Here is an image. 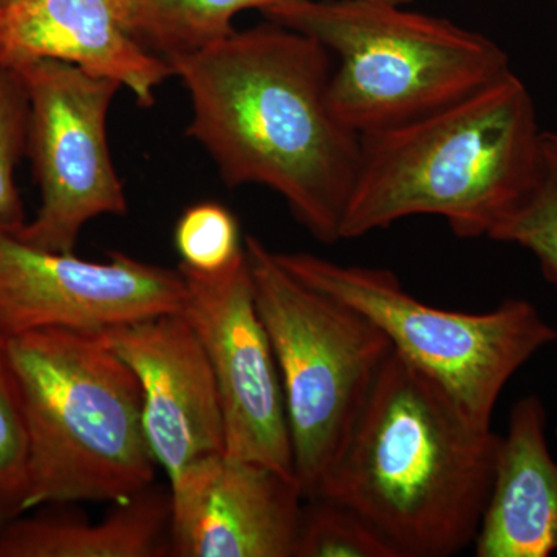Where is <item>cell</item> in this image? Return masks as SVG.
Returning a JSON list of instances; mask_svg holds the SVG:
<instances>
[{
  "mask_svg": "<svg viewBox=\"0 0 557 557\" xmlns=\"http://www.w3.org/2000/svg\"><path fill=\"white\" fill-rule=\"evenodd\" d=\"M9 520L10 518H7V516H3L2 512H0V530H2L3 525H5Z\"/></svg>",
  "mask_w": 557,
  "mask_h": 557,
  "instance_id": "23",
  "label": "cell"
},
{
  "mask_svg": "<svg viewBox=\"0 0 557 557\" xmlns=\"http://www.w3.org/2000/svg\"><path fill=\"white\" fill-rule=\"evenodd\" d=\"M101 333L137 375L146 438L170 482L194 461L225 453V421L214 372L182 311Z\"/></svg>",
  "mask_w": 557,
  "mask_h": 557,
  "instance_id": "12",
  "label": "cell"
},
{
  "mask_svg": "<svg viewBox=\"0 0 557 557\" xmlns=\"http://www.w3.org/2000/svg\"><path fill=\"white\" fill-rule=\"evenodd\" d=\"M178 271L186 284L183 317L203 344L218 383L226 456L296 478L281 373L245 249L214 273L183 263Z\"/></svg>",
  "mask_w": 557,
  "mask_h": 557,
  "instance_id": "9",
  "label": "cell"
},
{
  "mask_svg": "<svg viewBox=\"0 0 557 557\" xmlns=\"http://www.w3.org/2000/svg\"><path fill=\"white\" fill-rule=\"evenodd\" d=\"M10 70L27 95V152L40 190L36 218L13 228L35 247L73 252L90 220L127 212L108 143V113L121 86L61 61Z\"/></svg>",
  "mask_w": 557,
  "mask_h": 557,
  "instance_id": "8",
  "label": "cell"
},
{
  "mask_svg": "<svg viewBox=\"0 0 557 557\" xmlns=\"http://www.w3.org/2000/svg\"><path fill=\"white\" fill-rule=\"evenodd\" d=\"M174 244L180 263L203 273L225 269L244 251L237 219L218 201L186 209L175 225Z\"/></svg>",
  "mask_w": 557,
  "mask_h": 557,
  "instance_id": "20",
  "label": "cell"
},
{
  "mask_svg": "<svg viewBox=\"0 0 557 557\" xmlns=\"http://www.w3.org/2000/svg\"><path fill=\"white\" fill-rule=\"evenodd\" d=\"M9 2H13V0H0V5H2V3H9Z\"/></svg>",
  "mask_w": 557,
  "mask_h": 557,
  "instance_id": "24",
  "label": "cell"
},
{
  "mask_svg": "<svg viewBox=\"0 0 557 557\" xmlns=\"http://www.w3.org/2000/svg\"><path fill=\"white\" fill-rule=\"evenodd\" d=\"M373 2L395 3V5H408L412 0H373Z\"/></svg>",
  "mask_w": 557,
  "mask_h": 557,
  "instance_id": "22",
  "label": "cell"
},
{
  "mask_svg": "<svg viewBox=\"0 0 557 557\" xmlns=\"http://www.w3.org/2000/svg\"><path fill=\"white\" fill-rule=\"evenodd\" d=\"M498 440L392 350L318 497L355 509L398 557L458 555L478 536Z\"/></svg>",
  "mask_w": 557,
  "mask_h": 557,
  "instance_id": "2",
  "label": "cell"
},
{
  "mask_svg": "<svg viewBox=\"0 0 557 557\" xmlns=\"http://www.w3.org/2000/svg\"><path fill=\"white\" fill-rule=\"evenodd\" d=\"M487 239L518 245L536 258L557 292V134H542L541 159L525 196Z\"/></svg>",
  "mask_w": 557,
  "mask_h": 557,
  "instance_id": "17",
  "label": "cell"
},
{
  "mask_svg": "<svg viewBox=\"0 0 557 557\" xmlns=\"http://www.w3.org/2000/svg\"><path fill=\"white\" fill-rule=\"evenodd\" d=\"M171 493L149 486L113 505L98 523L70 518L10 519L0 530V557L171 556Z\"/></svg>",
  "mask_w": 557,
  "mask_h": 557,
  "instance_id": "15",
  "label": "cell"
},
{
  "mask_svg": "<svg viewBox=\"0 0 557 557\" xmlns=\"http://www.w3.org/2000/svg\"><path fill=\"white\" fill-rule=\"evenodd\" d=\"M307 502L295 557H398L386 539L355 509L322 497Z\"/></svg>",
  "mask_w": 557,
  "mask_h": 557,
  "instance_id": "18",
  "label": "cell"
},
{
  "mask_svg": "<svg viewBox=\"0 0 557 557\" xmlns=\"http://www.w3.org/2000/svg\"><path fill=\"white\" fill-rule=\"evenodd\" d=\"M9 350L27 428L22 515L119 505L153 485L139 381L101 332L35 330L10 338Z\"/></svg>",
  "mask_w": 557,
  "mask_h": 557,
  "instance_id": "4",
  "label": "cell"
},
{
  "mask_svg": "<svg viewBox=\"0 0 557 557\" xmlns=\"http://www.w3.org/2000/svg\"><path fill=\"white\" fill-rule=\"evenodd\" d=\"M28 442L24 406L11 362L9 338L0 333V512L22 515L27 490Z\"/></svg>",
  "mask_w": 557,
  "mask_h": 557,
  "instance_id": "19",
  "label": "cell"
},
{
  "mask_svg": "<svg viewBox=\"0 0 557 557\" xmlns=\"http://www.w3.org/2000/svg\"><path fill=\"white\" fill-rule=\"evenodd\" d=\"M332 54L269 21L168 60L188 90V137L230 188L277 193L314 239L336 244L361 160V137L329 101Z\"/></svg>",
  "mask_w": 557,
  "mask_h": 557,
  "instance_id": "1",
  "label": "cell"
},
{
  "mask_svg": "<svg viewBox=\"0 0 557 557\" xmlns=\"http://www.w3.org/2000/svg\"><path fill=\"white\" fill-rule=\"evenodd\" d=\"M186 284L180 271L112 252L106 262L49 251L0 222V333L44 329L106 330L180 313Z\"/></svg>",
  "mask_w": 557,
  "mask_h": 557,
  "instance_id": "10",
  "label": "cell"
},
{
  "mask_svg": "<svg viewBox=\"0 0 557 557\" xmlns=\"http://www.w3.org/2000/svg\"><path fill=\"white\" fill-rule=\"evenodd\" d=\"M276 258L304 284L368 318L398 357L487 426L512 376L557 343V329L530 300L507 299L485 313L450 311L417 299L387 270L343 265L310 252Z\"/></svg>",
  "mask_w": 557,
  "mask_h": 557,
  "instance_id": "7",
  "label": "cell"
},
{
  "mask_svg": "<svg viewBox=\"0 0 557 557\" xmlns=\"http://www.w3.org/2000/svg\"><path fill=\"white\" fill-rule=\"evenodd\" d=\"M244 249L281 373L296 480L310 500L343 456L392 346L368 318L293 276L258 237Z\"/></svg>",
  "mask_w": 557,
  "mask_h": 557,
  "instance_id": "6",
  "label": "cell"
},
{
  "mask_svg": "<svg viewBox=\"0 0 557 557\" xmlns=\"http://www.w3.org/2000/svg\"><path fill=\"white\" fill-rule=\"evenodd\" d=\"M171 556L295 557L306 500L298 480L214 454L171 480Z\"/></svg>",
  "mask_w": 557,
  "mask_h": 557,
  "instance_id": "11",
  "label": "cell"
},
{
  "mask_svg": "<svg viewBox=\"0 0 557 557\" xmlns=\"http://www.w3.org/2000/svg\"><path fill=\"white\" fill-rule=\"evenodd\" d=\"M28 101L20 76L0 67V222L21 225L24 205L16 185V168L27 152Z\"/></svg>",
  "mask_w": 557,
  "mask_h": 557,
  "instance_id": "21",
  "label": "cell"
},
{
  "mask_svg": "<svg viewBox=\"0 0 557 557\" xmlns=\"http://www.w3.org/2000/svg\"><path fill=\"white\" fill-rule=\"evenodd\" d=\"M51 60L126 87L141 108L174 75L126 27L123 0H13L0 5V67Z\"/></svg>",
  "mask_w": 557,
  "mask_h": 557,
  "instance_id": "13",
  "label": "cell"
},
{
  "mask_svg": "<svg viewBox=\"0 0 557 557\" xmlns=\"http://www.w3.org/2000/svg\"><path fill=\"white\" fill-rule=\"evenodd\" d=\"M472 545L478 557H548L557 552V458L549 449L547 409L537 395L512 406Z\"/></svg>",
  "mask_w": 557,
  "mask_h": 557,
  "instance_id": "14",
  "label": "cell"
},
{
  "mask_svg": "<svg viewBox=\"0 0 557 557\" xmlns=\"http://www.w3.org/2000/svg\"><path fill=\"white\" fill-rule=\"evenodd\" d=\"M262 13L336 57L330 108L361 138L424 119L511 72L494 40L405 5L276 0Z\"/></svg>",
  "mask_w": 557,
  "mask_h": 557,
  "instance_id": "5",
  "label": "cell"
},
{
  "mask_svg": "<svg viewBox=\"0 0 557 557\" xmlns=\"http://www.w3.org/2000/svg\"><path fill=\"white\" fill-rule=\"evenodd\" d=\"M556 2H557V0H556Z\"/></svg>",
  "mask_w": 557,
  "mask_h": 557,
  "instance_id": "25",
  "label": "cell"
},
{
  "mask_svg": "<svg viewBox=\"0 0 557 557\" xmlns=\"http://www.w3.org/2000/svg\"><path fill=\"white\" fill-rule=\"evenodd\" d=\"M126 27L157 57L171 60L211 46L234 32L245 10H265L276 0H123Z\"/></svg>",
  "mask_w": 557,
  "mask_h": 557,
  "instance_id": "16",
  "label": "cell"
},
{
  "mask_svg": "<svg viewBox=\"0 0 557 557\" xmlns=\"http://www.w3.org/2000/svg\"><path fill=\"white\" fill-rule=\"evenodd\" d=\"M542 134L511 70L448 108L361 138L341 239L416 215L446 220L461 239L490 237L533 183Z\"/></svg>",
  "mask_w": 557,
  "mask_h": 557,
  "instance_id": "3",
  "label": "cell"
}]
</instances>
